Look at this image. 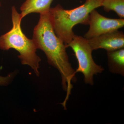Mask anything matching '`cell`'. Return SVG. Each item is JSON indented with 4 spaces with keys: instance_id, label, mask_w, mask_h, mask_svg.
<instances>
[{
    "instance_id": "obj_1",
    "label": "cell",
    "mask_w": 124,
    "mask_h": 124,
    "mask_svg": "<svg viewBox=\"0 0 124 124\" xmlns=\"http://www.w3.org/2000/svg\"><path fill=\"white\" fill-rule=\"evenodd\" d=\"M32 39L37 48L44 53L49 64L60 73L62 87L67 92L63 102L66 103L73 88L72 82L75 83L77 78L75 71L69 62L66 46L54 31L49 11L40 14L38 24L33 30Z\"/></svg>"
},
{
    "instance_id": "obj_2",
    "label": "cell",
    "mask_w": 124,
    "mask_h": 124,
    "mask_svg": "<svg viewBox=\"0 0 124 124\" xmlns=\"http://www.w3.org/2000/svg\"><path fill=\"white\" fill-rule=\"evenodd\" d=\"M23 19L15 6L11 7L13 27L10 31L0 36V49L7 51L14 49L19 53L18 57L23 65H28L39 76L40 58L37 54L36 45L32 39H29L23 32L21 23Z\"/></svg>"
},
{
    "instance_id": "obj_3",
    "label": "cell",
    "mask_w": 124,
    "mask_h": 124,
    "mask_svg": "<svg viewBox=\"0 0 124 124\" xmlns=\"http://www.w3.org/2000/svg\"><path fill=\"white\" fill-rule=\"evenodd\" d=\"M103 1L85 0L83 5L70 10L65 9L60 4L50 8V16L54 31L67 47L75 36L73 27L79 23L86 24L91 11L101 7Z\"/></svg>"
},
{
    "instance_id": "obj_4",
    "label": "cell",
    "mask_w": 124,
    "mask_h": 124,
    "mask_svg": "<svg viewBox=\"0 0 124 124\" xmlns=\"http://www.w3.org/2000/svg\"><path fill=\"white\" fill-rule=\"evenodd\" d=\"M67 47L72 49L78 60V67L76 73L81 72L84 75L85 83L93 85L94 75L101 73L104 69L94 61L92 54L93 50L88 40L75 35Z\"/></svg>"
},
{
    "instance_id": "obj_5",
    "label": "cell",
    "mask_w": 124,
    "mask_h": 124,
    "mask_svg": "<svg viewBox=\"0 0 124 124\" xmlns=\"http://www.w3.org/2000/svg\"><path fill=\"white\" fill-rule=\"evenodd\" d=\"M89 24L88 31L84 37L87 39L119 30L124 27V19L109 18L103 16L94 9L89 16L86 22Z\"/></svg>"
},
{
    "instance_id": "obj_6",
    "label": "cell",
    "mask_w": 124,
    "mask_h": 124,
    "mask_svg": "<svg viewBox=\"0 0 124 124\" xmlns=\"http://www.w3.org/2000/svg\"><path fill=\"white\" fill-rule=\"evenodd\" d=\"M88 40L93 50L102 49L107 52L124 48V34L117 30Z\"/></svg>"
},
{
    "instance_id": "obj_7",
    "label": "cell",
    "mask_w": 124,
    "mask_h": 124,
    "mask_svg": "<svg viewBox=\"0 0 124 124\" xmlns=\"http://www.w3.org/2000/svg\"><path fill=\"white\" fill-rule=\"evenodd\" d=\"M53 0H26L21 6L20 10L22 18L33 13L40 14L49 12Z\"/></svg>"
},
{
    "instance_id": "obj_8",
    "label": "cell",
    "mask_w": 124,
    "mask_h": 124,
    "mask_svg": "<svg viewBox=\"0 0 124 124\" xmlns=\"http://www.w3.org/2000/svg\"><path fill=\"white\" fill-rule=\"evenodd\" d=\"M108 69L111 73L124 76V48L107 52Z\"/></svg>"
},
{
    "instance_id": "obj_9",
    "label": "cell",
    "mask_w": 124,
    "mask_h": 124,
    "mask_svg": "<svg viewBox=\"0 0 124 124\" xmlns=\"http://www.w3.org/2000/svg\"><path fill=\"white\" fill-rule=\"evenodd\" d=\"M106 12L113 11L120 18H124V0H103L102 6Z\"/></svg>"
},
{
    "instance_id": "obj_10",
    "label": "cell",
    "mask_w": 124,
    "mask_h": 124,
    "mask_svg": "<svg viewBox=\"0 0 124 124\" xmlns=\"http://www.w3.org/2000/svg\"><path fill=\"white\" fill-rule=\"evenodd\" d=\"M18 73L17 70L9 73L6 76H0V86H6L10 84Z\"/></svg>"
},
{
    "instance_id": "obj_11",
    "label": "cell",
    "mask_w": 124,
    "mask_h": 124,
    "mask_svg": "<svg viewBox=\"0 0 124 124\" xmlns=\"http://www.w3.org/2000/svg\"><path fill=\"white\" fill-rule=\"evenodd\" d=\"M0 1H1V0H0V7L1 5V4Z\"/></svg>"
}]
</instances>
